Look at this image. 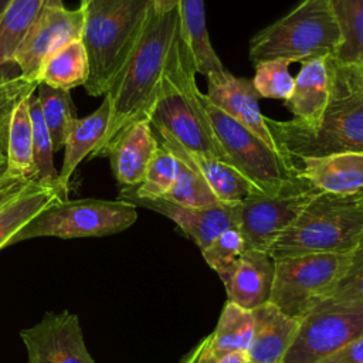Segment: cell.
Returning a JSON list of instances; mask_svg holds the SVG:
<instances>
[{
	"label": "cell",
	"mask_w": 363,
	"mask_h": 363,
	"mask_svg": "<svg viewBox=\"0 0 363 363\" xmlns=\"http://www.w3.org/2000/svg\"><path fill=\"white\" fill-rule=\"evenodd\" d=\"M204 95L208 104L251 130L272 150L279 152L267 126V116L259 111L261 96L251 79L234 77L231 72L220 79H207V92Z\"/></svg>",
	"instance_id": "15"
},
{
	"label": "cell",
	"mask_w": 363,
	"mask_h": 363,
	"mask_svg": "<svg viewBox=\"0 0 363 363\" xmlns=\"http://www.w3.org/2000/svg\"><path fill=\"white\" fill-rule=\"evenodd\" d=\"M182 363H250L247 353H218L201 340Z\"/></svg>",
	"instance_id": "38"
},
{
	"label": "cell",
	"mask_w": 363,
	"mask_h": 363,
	"mask_svg": "<svg viewBox=\"0 0 363 363\" xmlns=\"http://www.w3.org/2000/svg\"><path fill=\"white\" fill-rule=\"evenodd\" d=\"M330 58L332 55H325L303 61L294 77L292 94L284 101V105L302 125H315L330 99Z\"/></svg>",
	"instance_id": "18"
},
{
	"label": "cell",
	"mask_w": 363,
	"mask_h": 363,
	"mask_svg": "<svg viewBox=\"0 0 363 363\" xmlns=\"http://www.w3.org/2000/svg\"><path fill=\"white\" fill-rule=\"evenodd\" d=\"M119 199L170 218L183 231V234L199 247L200 251L210 245V242L223 231L237 228V204L218 203L207 208H191L162 197H138L125 186L121 187Z\"/></svg>",
	"instance_id": "14"
},
{
	"label": "cell",
	"mask_w": 363,
	"mask_h": 363,
	"mask_svg": "<svg viewBox=\"0 0 363 363\" xmlns=\"http://www.w3.org/2000/svg\"><path fill=\"white\" fill-rule=\"evenodd\" d=\"M252 312L254 329L250 349V363H282L299 326V320L267 302Z\"/></svg>",
	"instance_id": "19"
},
{
	"label": "cell",
	"mask_w": 363,
	"mask_h": 363,
	"mask_svg": "<svg viewBox=\"0 0 363 363\" xmlns=\"http://www.w3.org/2000/svg\"><path fill=\"white\" fill-rule=\"evenodd\" d=\"M363 336V299L323 301L299 320L282 363H319Z\"/></svg>",
	"instance_id": "10"
},
{
	"label": "cell",
	"mask_w": 363,
	"mask_h": 363,
	"mask_svg": "<svg viewBox=\"0 0 363 363\" xmlns=\"http://www.w3.org/2000/svg\"><path fill=\"white\" fill-rule=\"evenodd\" d=\"M347 254H303L275 259L269 302L301 320L322 303L346 271Z\"/></svg>",
	"instance_id": "9"
},
{
	"label": "cell",
	"mask_w": 363,
	"mask_h": 363,
	"mask_svg": "<svg viewBox=\"0 0 363 363\" xmlns=\"http://www.w3.org/2000/svg\"><path fill=\"white\" fill-rule=\"evenodd\" d=\"M196 74L190 52L177 33L149 123L156 136L169 138L189 152L228 163L213 132L206 111V95L196 82Z\"/></svg>",
	"instance_id": "3"
},
{
	"label": "cell",
	"mask_w": 363,
	"mask_h": 363,
	"mask_svg": "<svg viewBox=\"0 0 363 363\" xmlns=\"http://www.w3.org/2000/svg\"><path fill=\"white\" fill-rule=\"evenodd\" d=\"M28 96L18 102L11 115L7 138V176L35 182Z\"/></svg>",
	"instance_id": "26"
},
{
	"label": "cell",
	"mask_w": 363,
	"mask_h": 363,
	"mask_svg": "<svg viewBox=\"0 0 363 363\" xmlns=\"http://www.w3.org/2000/svg\"><path fill=\"white\" fill-rule=\"evenodd\" d=\"M157 149L159 143L149 121H138L123 128L102 156L109 157L112 173L122 187L138 186L145 179Z\"/></svg>",
	"instance_id": "16"
},
{
	"label": "cell",
	"mask_w": 363,
	"mask_h": 363,
	"mask_svg": "<svg viewBox=\"0 0 363 363\" xmlns=\"http://www.w3.org/2000/svg\"><path fill=\"white\" fill-rule=\"evenodd\" d=\"M88 75L89 67L85 47L81 40H74L47 58L40 69L37 82L71 91L77 86H84Z\"/></svg>",
	"instance_id": "25"
},
{
	"label": "cell",
	"mask_w": 363,
	"mask_h": 363,
	"mask_svg": "<svg viewBox=\"0 0 363 363\" xmlns=\"http://www.w3.org/2000/svg\"><path fill=\"white\" fill-rule=\"evenodd\" d=\"M356 68H357V72H359L360 81H362V84H363V57H362V60L356 64Z\"/></svg>",
	"instance_id": "44"
},
{
	"label": "cell",
	"mask_w": 363,
	"mask_h": 363,
	"mask_svg": "<svg viewBox=\"0 0 363 363\" xmlns=\"http://www.w3.org/2000/svg\"><path fill=\"white\" fill-rule=\"evenodd\" d=\"M153 11L157 14H164L169 13L174 9H177L180 0H150Z\"/></svg>",
	"instance_id": "42"
},
{
	"label": "cell",
	"mask_w": 363,
	"mask_h": 363,
	"mask_svg": "<svg viewBox=\"0 0 363 363\" xmlns=\"http://www.w3.org/2000/svg\"><path fill=\"white\" fill-rule=\"evenodd\" d=\"M37 86V81H28L21 75L0 85V160H7V138L11 115L18 102L35 92Z\"/></svg>",
	"instance_id": "36"
},
{
	"label": "cell",
	"mask_w": 363,
	"mask_h": 363,
	"mask_svg": "<svg viewBox=\"0 0 363 363\" xmlns=\"http://www.w3.org/2000/svg\"><path fill=\"white\" fill-rule=\"evenodd\" d=\"M179 33V10L164 14L152 11L128 61L104 95L109 99L108 130L91 157H101L111 140L128 125L149 121L170 48Z\"/></svg>",
	"instance_id": "2"
},
{
	"label": "cell",
	"mask_w": 363,
	"mask_h": 363,
	"mask_svg": "<svg viewBox=\"0 0 363 363\" xmlns=\"http://www.w3.org/2000/svg\"><path fill=\"white\" fill-rule=\"evenodd\" d=\"M20 75H21L20 68L14 61L0 64V85L10 82V81L16 79Z\"/></svg>",
	"instance_id": "41"
},
{
	"label": "cell",
	"mask_w": 363,
	"mask_h": 363,
	"mask_svg": "<svg viewBox=\"0 0 363 363\" xmlns=\"http://www.w3.org/2000/svg\"><path fill=\"white\" fill-rule=\"evenodd\" d=\"M136 206L125 200H58L23 225L9 245L38 237H104L129 228L138 218Z\"/></svg>",
	"instance_id": "8"
},
{
	"label": "cell",
	"mask_w": 363,
	"mask_h": 363,
	"mask_svg": "<svg viewBox=\"0 0 363 363\" xmlns=\"http://www.w3.org/2000/svg\"><path fill=\"white\" fill-rule=\"evenodd\" d=\"M340 31V45L333 58L357 64L363 57V0H328Z\"/></svg>",
	"instance_id": "29"
},
{
	"label": "cell",
	"mask_w": 363,
	"mask_h": 363,
	"mask_svg": "<svg viewBox=\"0 0 363 363\" xmlns=\"http://www.w3.org/2000/svg\"><path fill=\"white\" fill-rule=\"evenodd\" d=\"M81 41L89 75L84 85L92 96L108 92L133 51L152 11L150 0H81Z\"/></svg>",
	"instance_id": "4"
},
{
	"label": "cell",
	"mask_w": 363,
	"mask_h": 363,
	"mask_svg": "<svg viewBox=\"0 0 363 363\" xmlns=\"http://www.w3.org/2000/svg\"><path fill=\"white\" fill-rule=\"evenodd\" d=\"M65 199L58 189L33 182L21 194L0 207V250L7 247L13 235L43 208Z\"/></svg>",
	"instance_id": "24"
},
{
	"label": "cell",
	"mask_w": 363,
	"mask_h": 363,
	"mask_svg": "<svg viewBox=\"0 0 363 363\" xmlns=\"http://www.w3.org/2000/svg\"><path fill=\"white\" fill-rule=\"evenodd\" d=\"M359 200H360V203L363 204V194H360V196H359Z\"/></svg>",
	"instance_id": "46"
},
{
	"label": "cell",
	"mask_w": 363,
	"mask_h": 363,
	"mask_svg": "<svg viewBox=\"0 0 363 363\" xmlns=\"http://www.w3.org/2000/svg\"><path fill=\"white\" fill-rule=\"evenodd\" d=\"M342 37L328 0H302L294 10L258 31L250 41L254 64L284 58L303 62L335 55Z\"/></svg>",
	"instance_id": "6"
},
{
	"label": "cell",
	"mask_w": 363,
	"mask_h": 363,
	"mask_svg": "<svg viewBox=\"0 0 363 363\" xmlns=\"http://www.w3.org/2000/svg\"><path fill=\"white\" fill-rule=\"evenodd\" d=\"M252 312L227 301L216 329L203 340L218 353H247L252 339Z\"/></svg>",
	"instance_id": "27"
},
{
	"label": "cell",
	"mask_w": 363,
	"mask_h": 363,
	"mask_svg": "<svg viewBox=\"0 0 363 363\" xmlns=\"http://www.w3.org/2000/svg\"><path fill=\"white\" fill-rule=\"evenodd\" d=\"M34 180L16 179L11 176H6V179L0 183V207L16 199L21 194Z\"/></svg>",
	"instance_id": "40"
},
{
	"label": "cell",
	"mask_w": 363,
	"mask_h": 363,
	"mask_svg": "<svg viewBox=\"0 0 363 363\" xmlns=\"http://www.w3.org/2000/svg\"><path fill=\"white\" fill-rule=\"evenodd\" d=\"M319 363H363V336L350 342Z\"/></svg>",
	"instance_id": "39"
},
{
	"label": "cell",
	"mask_w": 363,
	"mask_h": 363,
	"mask_svg": "<svg viewBox=\"0 0 363 363\" xmlns=\"http://www.w3.org/2000/svg\"><path fill=\"white\" fill-rule=\"evenodd\" d=\"M156 136V135H155ZM157 143L176 156L180 162L196 170L207 182L217 200L223 204H238L245 197L261 193L235 167L224 160L189 152L169 138L156 136ZM262 194V193H261Z\"/></svg>",
	"instance_id": "17"
},
{
	"label": "cell",
	"mask_w": 363,
	"mask_h": 363,
	"mask_svg": "<svg viewBox=\"0 0 363 363\" xmlns=\"http://www.w3.org/2000/svg\"><path fill=\"white\" fill-rule=\"evenodd\" d=\"M9 1H10V0H0V14H1V11L6 9V6L9 4Z\"/></svg>",
	"instance_id": "45"
},
{
	"label": "cell",
	"mask_w": 363,
	"mask_h": 363,
	"mask_svg": "<svg viewBox=\"0 0 363 363\" xmlns=\"http://www.w3.org/2000/svg\"><path fill=\"white\" fill-rule=\"evenodd\" d=\"M37 98L40 109L50 132L54 150L65 146L67 138L78 121L77 108L72 102L69 91L51 88L45 84H38Z\"/></svg>",
	"instance_id": "28"
},
{
	"label": "cell",
	"mask_w": 363,
	"mask_h": 363,
	"mask_svg": "<svg viewBox=\"0 0 363 363\" xmlns=\"http://www.w3.org/2000/svg\"><path fill=\"white\" fill-rule=\"evenodd\" d=\"M111 118L109 99L104 96L99 108L85 118H78L71 129L67 142L61 170L58 172V184L68 194L69 179L78 164L94 150H96L108 130Z\"/></svg>",
	"instance_id": "23"
},
{
	"label": "cell",
	"mask_w": 363,
	"mask_h": 363,
	"mask_svg": "<svg viewBox=\"0 0 363 363\" xmlns=\"http://www.w3.org/2000/svg\"><path fill=\"white\" fill-rule=\"evenodd\" d=\"M354 299H363V238L350 251L346 271L325 301Z\"/></svg>",
	"instance_id": "37"
},
{
	"label": "cell",
	"mask_w": 363,
	"mask_h": 363,
	"mask_svg": "<svg viewBox=\"0 0 363 363\" xmlns=\"http://www.w3.org/2000/svg\"><path fill=\"white\" fill-rule=\"evenodd\" d=\"M299 176L322 193L363 194V155L339 153L299 160Z\"/></svg>",
	"instance_id": "20"
},
{
	"label": "cell",
	"mask_w": 363,
	"mask_h": 363,
	"mask_svg": "<svg viewBox=\"0 0 363 363\" xmlns=\"http://www.w3.org/2000/svg\"><path fill=\"white\" fill-rule=\"evenodd\" d=\"M289 60L277 58L255 64L252 85L261 98L286 101L294 89V77L289 72Z\"/></svg>",
	"instance_id": "35"
},
{
	"label": "cell",
	"mask_w": 363,
	"mask_h": 363,
	"mask_svg": "<svg viewBox=\"0 0 363 363\" xmlns=\"http://www.w3.org/2000/svg\"><path fill=\"white\" fill-rule=\"evenodd\" d=\"M275 259L265 251L245 250L238 268L225 288L227 301L252 311L271 299Z\"/></svg>",
	"instance_id": "21"
},
{
	"label": "cell",
	"mask_w": 363,
	"mask_h": 363,
	"mask_svg": "<svg viewBox=\"0 0 363 363\" xmlns=\"http://www.w3.org/2000/svg\"><path fill=\"white\" fill-rule=\"evenodd\" d=\"M330 69V99L315 125L265 119L279 152L295 163L339 153L363 155V84L356 64H342L332 55Z\"/></svg>",
	"instance_id": "1"
},
{
	"label": "cell",
	"mask_w": 363,
	"mask_h": 363,
	"mask_svg": "<svg viewBox=\"0 0 363 363\" xmlns=\"http://www.w3.org/2000/svg\"><path fill=\"white\" fill-rule=\"evenodd\" d=\"M7 176V160H0V183Z\"/></svg>",
	"instance_id": "43"
},
{
	"label": "cell",
	"mask_w": 363,
	"mask_h": 363,
	"mask_svg": "<svg viewBox=\"0 0 363 363\" xmlns=\"http://www.w3.org/2000/svg\"><path fill=\"white\" fill-rule=\"evenodd\" d=\"M20 336L27 363H96L85 345L79 318L68 311L45 313Z\"/></svg>",
	"instance_id": "13"
},
{
	"label": "cell",
	"mask_w": 363,
	"mask_h": 363,
	"mask_svg": "<svg viewBox=\"0 0 363 363\" xmlns=\"http://www.w3.org/2000/svg\"><path fill=\"white\" fill-rule=\"evenodd\" d=\"M162 199L191 208H207L220 203L203 176L183 162L173 186Z\"/></svg>",
	"instance_id": "33"
},
{
	"label": "cell",
	"mask_w": 363,
	"mask_h": 363,
	"mask_svg": "<svg viewBox=\"0 0 363 363\" xmlns=\"http://www.w3.org/2000/svg\"><path fill=\"white\" fill-rule=\"evenodd\" d=\"M244 251V241L238 228H228L201 250V255L227 288L238 268Z\"/></svg>",
	"instance_id": "32"
},
{
	"label": "cell",
	"mask_w": 363,
	"mask_h": 363,
	"mask_svg": "<svg viewBox=\"0 0 363 363\" xmlns=\"http://www.w3.org/2000/svg\"><path fill=\"white\" fill-rule=\"evenodd\" d=\"M179 166H180L179 159L159 145V149L155 153L142 183L138 186H125V187H129L130 191L138 197H143V199L163 197L174 183L179 173Z\"/></svg>",
	"instance_id": "34"
},
{
	"label": "cell",
	"mask_w": 363,
	"mask_h": 363,
	"mask_svg": "<svg viewBox=\"0 0 363 363\" xmlns=\"http://www.w3.org/2000/svg\"><path fill=\"white\" fill-rule=\"evenodd\" d=\"M45 0H10L0 14V64L10 62Z\"/></svg>",
	"instance_id": "30"
},
{
	"label": "cell",
	"mask_w": 363,
	"mask_h": 363,
	"mask_svg": "<svg viewBox=\"0 0 363 363\" xmlns=\"http://www.w3.org/2000/svg\"><path fill=\"white\" fill-rule=\"evenodd\" d=\"M84 14L78 7L68 10L62 0H45L34 24L20 43L13 61L18 65L21 77L37 81L43 64L50 55L65 44L81 40Z\"/></svg>",
	"instance_id": "12"
},
{
	"label": "cell",
	"mask_w": 363,
	"mask_h": 363,
	"mask_svg": "<svg viewBox=\"0 0 363 363\" xmlns=\"http://www.w3.org/2000/svg\"><path fill=\"white\" fill-rule=\"evenodd\" d=\"M320 193L311 183L275 196L251 194L237 204V228L245 250L265 251Z\"/></svg>",
	"instance_id": "11"
},
{
	"label": "cell",
	"mask_w": 363,
	"mask_h": 363,
	"mask_svg": "<svg viewBox=\"0 0 363 363\" xmlns=\"http://www.w3.org/2000/svg\"><path fill=\"white\" fill-rule=\"evenodd\" d=\"M28 106L33 128V157L35 167V182H38L43 186L58 189L61 193H64L58 184V172L54 167L52 162V140L45 126L35 92H33L28 96ZM64 194L67 196V193Z\"/></svg>",
	"instance_id": "31"
},
{
	"label": "cell",
	"mask_w": 363,
	"mask_h": 363,
	"mask_svg": "<svg viewBox=\"0 0 363 363\" xmlns=\"http://www.w3.org/2000/svg\"><path fill=\"white\" fill-rule=\"evenodd\" d=\"M206 111L227 162L262 194L275 196L309 183L299 176V167L292 159L272 150L251 130L208 104L207 99Z\"/></svg>",
	"instance_id": "7"
},
{
	"label": "cell",
	"mask_w": 363,
	"mask_h": 363,
	"mask_svg": "<svg viewBox=\"0 0 363 363\" xmlns=\"http://www.w3.org/2000/svg\"><path fill=\"white\" fill-rule=\"evenodd\" d=\"M363 238L359 196L318 193L268 250L274 259L303 254H347Z\"/></svg>",
	"instance_id": "5"
},
{
	"label": "cell",
	"mask_w": 363,
	"mask_h": 363,
	"mask_svg": "<svg viewBox=\"0 0 363 363\" xmlns=\"http://www.w3.org/2000/svg\"><path fill=\"white\" fill-rule=\"evenodd\" d=\"M179 34L187 47L197 74L206 79H220L230 74L216 54L206 27L204 0H180Z\"/></svg>",
	"instance_id": "22"
}]
</instances>
